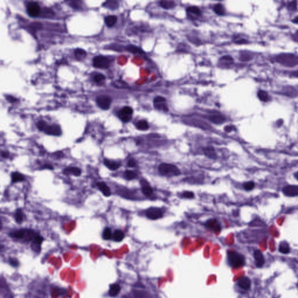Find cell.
Masks as SVG:
<instances>
[{
    "instance_id": "6da1fadb",
    "label": "cell",
    "mask_w": 298,
    "mask_h": 298,
    "mask_svg": "<svg viewBox=\"0 0 298 298\" xmlns=\"http://www.w3.org/2000/svg\"><path fill=\"white\" fill-rule=\"evenodd\" d=\"M37 127L46 134L59 136L62 134L61 127L56 124L48 125L45 121H40L37 123Z\"/></svg>"
},
{
    "instance_id": "7a4b0ae2",
    "label": "cell",
    "mask_w": 298,
    "mask_h": 298,
    "mask_svg": "<svg viewBox=\"0 0 298 298\" xmlns=\"http://www.w3.org/2000/svg\"><path fill=\"white\" fill-rule=\"evenodd\" d=\"M9 235L12 238L22 239L25 242H33L37 234L32 229H22L13 231L10 233Z\"/></svg>"
},
{
    "instance_id": "3957f363",
    "label": "cell",
    "mask_w": 298,
    "mask_h": 298,
    "mask_svg": "<svg viewBox=\"0 0 298 298\" xmlns=\"http://www.w3.org/2000/svg\"><path fill=\"white\" fill-rule=\"evenodd\" d=\"M159 171L161 175L167 177L178 176L181 174V171L177 167L173 164L167 163L160 164L159 167Z\"/></svg>"
},
{
    "instance_id": "277c9868",
    "label": "cell",
    "mask_w": 298,
    "mask_h": 298,
    "mask_svg": "<svg viewBox=\"0 0 298 298\" xmlns=\"http://www.w3.org/2000/svg\"><path fill=\"white\" fill-rule=\"evenodd\" d=\"M227 255L229 264L233 268H239L245 264V260L244 257L238 252L228 251Z\"/></svg>"
},
{
    "instance_id": "5b68a950",
    "label": "cell",
    "mask_w": 298,
    "mask_h": 298,
    "mask_svg": "<svg viewBox=\"0 0 298 298\" xmlns=\"http://www.w3.org/2000/svg\"><path fill=\"white\" fill-rule=\"evenodd\" d=\"M276 61L285 66H294L298 64V56L291 54H283L276 56Z\"/></svg>"
},
{
    "instance_id": "8992f818",
    "label": "cell",
    "mask_w": 298,
    "mask_h": 298,
    "mask_svg": "<svg viewBox=\"0 0 298 298\" xmlns=\"http://www.w3.org/2000/svg\"><path fill=\"white\" fill-rule=\"evenodd\" d=\"M110 60L107 56H96L93 60V65L97 68L107 69L110 65Z\"/></svg>"
},
{
    "instance_id": "52a82bcc",
    "label": "cell",
    "mask_w": 298,
    "mask_h": 298,
    "mask_svg": "<svg viewBox=\"0 0 298 298\" xmlns=\"http://www.w3.org/2000/svg\"><path fill=\"white\" fill-rule=\"evenodd\" d=\"M96 103L101 109L107 110L111 106V99L108 95H100L96 99Z\"/></svg>"
},
{
    "instance_id": "ba28073f",
    "label": "cell",
    "mask_w": 298,
    "mask_h": 298,
    "mask_svg": "<svg viewBox=\"0 0 298 298\" xmlns=\"http://www.w3.org/2000/svg\"><path fill=\"white\" fill-rule=\"evenodd\" d=\"M132 114H133L132 108L128 106H126L120 110V111L118 114V115L122 122H128L132 119Z\"/></svg>"
},
{
    "instance_id": "9c48e42d",
    "label": "cell",
    "mask_w": 298,
    "mask_h": 298,
    "mask_svg": "<svg viewBox=\"0 0 298 298\" xmlns=\"http://www.w3.org/2000/svg\"><path fill=\"white\" fill-rule=\"evenodd\" d=\"M27 12L31 17H37L41 12V8L39 4L35 1H31L27 5Z\"/></svg>"
},
{
    "instance_id": "30bf717a",
    "label": "cell",
    "mask_w": 298,
    "mask_h": 298,
    "mask_svg": "<svg viewBox=\"0 0 298 298\" xmlns=\"http://www.w3.org/2000/svg\"><path fill=\"white\" fill-rule=\"evenodd\" d=\"M146 214L149 219L157 220L163 217V212L159 208H150L147 209Z\"/></svg>"
},
{
    "instance_id": "8fae6325",
    "label": "cell",
    "mask_w": 298,
    "mask_h": 298,
    "mask_svg": "<svg viewBox=\"0 0 298 298\" xmlns=\"http://www.w3.org/2000/svg\"><path fill=\"white\" fill-rule=\"evenodd\" d=\"M282 192L285 196L294 197L298 196V186L287 185L283 188Z\"/></svg>"
},
{
    "instance_id": "7c38bea8",
    "label": "cell",
    "mask_w": 298,
    "mask_h": 298,
    "mask_svg": "<svg viewBox=\"0 0 298 298\" xmlns=\"http://www.w3.org/2000/svg\"><path fill=\"white\" fill-rule=\"evenodd\" d=\"M43 238L42 237L37 235L32 242V244L31 246L32 250H33L36 252H40L41 250V247H40L41 245L42 242H43Z\"/></svg>"
},
{
    "instance_id": "4fadbf2b",
    "label": "cell",
    "mask_w": 298,
    "mask_h": 298,
    "mask_svg": "<svg viewBox=\"0 0 298 298\" xmlns=\"http://www.w3.org/2000/svg\"><path fill=\"white\" fill-rule=\"evenodd\" d=\"M97 186L99 188V190L102 192L104 196L110 197L111 195V192L106 183L104 182H99L97 183Z\"/></svg>"
},
{
    "instance_id": "5bb4252c",
    "label": "cell",
    "mask_w": 298,
    "mask_h": 298,
    "mask_svg": "<svg viewBox=\"0 0 298 298\" xmlns=\"http://www.w3.org/2000/svg\"><path fill=\"white\" fill-rule=\"evenodd\" d=\"M254 257L256 260V266L257 267H261L265 263L264 257L263 253L259 250H256L254 252Z\"/></svg>"
},
{
    "instance_id": "9a60e30c",
    "label": "cell",
    "mask_w": 298,
    "mask_h": 298,
    "mask_svg": "<svg viewBox=\"0 0 298 298\" xmlns=\"http://www.w3.org/2000/svg\"><path fill=\"white\" fill-rule=\"evenodd\" d=\"M64 173L66 175H73L76 177H79L81 175L82 171L81 169L76 167H69L64 169Z\"/></svg>"
},
{
    "instance_id": "2e32d148",
    "label": "cell",
    "mask_w": 298,
    "mask_h": 298,
    "mask_svg": "<svg viewBox=\"0 0 298 298\" xmlns=\"http://www.w3.org/2000/svg\"><path fill=\"white\" fill-rule=\"evenodd\" d=\"M104 164L107 169L111 171H115L121 167V164L120 163L108 160L107 159H104Z\"/></svg>"
},
{
    "instance_id": "e0dca14e",
    "label": "cell",
    "mask_w": 298,
    "mask_h": 298,
    "mask_svg": "<svg viewBox=\"0 0 298 298\" xmlns=\"http://www.w3.org/2000/svg\"><path fill=\"white\" fill-rule=\"evenodd\" d=\"M238 284L240 288H241L243 290H249L251 287V280H249V278L246 276H243L239 280Z\"/></svg>"
},
{
    "instance_id": "ac0fdd59",
    "label": "cell",
    "mask_w": 298,
    "mask_h": 298,
    "mask_svg": "<svg viewBox=\"0 0 298 298\" xmlns=\"http://www.w3.org/2000/svg\"><path fill=\"white\" fill-rule=\"evenodd\" d=\"M140 182H141V184L142 185V190L143 193L147 197L150 196L151 194H153V189L151 188L150 186H149V185L148 184V183L146 181L143 179L140 181Z\"/></svg>"
},
{
    "instance_id": "d6986e66",
    "label": "cell",
    "mask_w": 298,
    "mask_h": 298,
    "mask_svg": "<svg viewBox=\"0 0 298 298\" xmlns=\"http://www.w3.org/2000/svg\"><path fill=\"white\" fill-rule=\"evenodd\" d=\"M206 225H207L208 228L213 229L215 232H220V225L218 224V223H217V222L216 220L212 219V220L208 221L207 223H206Z\"/></svg>"
},
{
    "instance_id": "ffe728a7",
    "label": "cell",
    "mask_w": 298,
    "mask_h": 298,
    "mask_svg": "<svg viewBox=\"0 0 298 298\" xmlns=\"http://www.w3.org/2000/svg\"><path fill=\"white\" fill-rule=\"evenodd\" d=\"M121 291V286L118 284H112L110 286V290L108 291V294L111 297H115L117 296Z\"/></svg>"
},
{
    "instance_id": "44dd1931",
    "label": "cell",
    "mask_w": 298,
    "mask_h": 298,
    "mask_svg": "<svg viewBox=\"0 0 298 298\" xmlns=\"http://www.w3.org/2000/svg\"><path fill=\"white\" fill-rule=\"evenodd\" d=\"M105 23L108 27L114 26L117 22V17L115 15H108L105 17Z\"/></svg>"
},
{
    "instance_id": "7402d4cb",
    "label": "cell",
    "mask_w": 298,
    "mask_h": 298,
    "mask_svg": "<svg viewBox=\"0 0 298 298\" xmlns=\"http://www.w3.org/2000/svg\"><path fill=\"white\" fill-rule=\"evenodd\" d=\"M15 220L17 222V223L20 224L22 223V222L24 220V218L25 217V216L24 213L22 212L21 208H18L17 210V211L15 213Z\"/></svg>"
},
{
    "instance_id": "603a6c76",
    "label": "cell",
    "mask_w": 298,
    "mask_h": 298,
    "mask_svg": "<svg viewBox=\"0 0 298 298\" xmlns=\"http://www.w3.org/2000/svg\"><path fill=\"white\" fill-rule=\"evenodd\" d=\"M204 153L206 156L210 159H216L217 158V154L214 148L212 146L207 147L204 149Z\"/></svg>"
},
{
    "instance_id": "cb8c5ba5",
    "label": "cell",
    "mask_w": 298,
    "mask_h": 298,
    "mask_svg": "<svg viewBox=\"0 0 298 298\" xmlns=\"http://www.w3.org/2000/svg\"><path fill=\"white\" fill-rule=\"evenodd\" d=\"M11 179L13 183L25 181V177L22 173L18 172H13L11 173Z\"/></svg>"
},
{
    "instance_id": "d4e9b609",
    "label": "cell",
    "mask_w": 298,
    "mask_h": 298,
    "mask_svg": "<svg viewBox=\"0 0 298 298\" xmlns=\"http://www.w3.org/2000/svg\"><path fill=\"white\" fill-rule=\"evenodd\" d=\"M125 237L124 233L120 229L115 230L112 235V239L115 242H121Z\"/></svg>"
},
{
    "instance_id": "484cf974",
    "label": "cell",
    "mask_w": 298,
    "mask_h": 298,
    "mask_svg": "<svg viewBox=\"0 0 298 298\" xmlns=\"http://www.w3.org/2000/svg\"><path fill=\"white\" fill-rule=\"evenodd\" d=\"M102 5L107 8L110 9V10H115L118 8L119 4L117 1H105Z\"/></svg>"
},
{
    "instance_id": "4316f807",
    "label": "cell",
    "mask_w": 298,
    "mask_h": 298,
    "mask_svg": "<svg viewBox=\"0 0 298 298\" xmlns=\"http://www.w3.org/2000/svg\"><path fill=\"white\" fill-rule=\"evenodd\" d=\"M160 5L163 8L169 9L174 8L175 3L172 1H161L160 2Z\"/></svg>"
},
{
    "instance_id": "83f0119b",
    "label": "cell",
    "mask_w": 298,
    "mask_h": 298,
    "mask_svg": "<svg viewBox=\"0 0 298 298\" xmlns=\"http://www.w3.org/2000/svg\"><path fill=\"white\" fill-rule=\"evenodd\" d=\"M75 56L78 60L82 61L86 56V52L81 48H78L75 51Z\"/></svg>"
},
{
    "instance_id": "f1b7e54d",
    "label": "cell",
    "mask_w": 298,
    "mask_h": 298,
    "mask_svg": "<svg viewBox=\"0 0 298 298\" xmlns=\"http://www.w3.org/2000/svg\"><path fill=\"white\" fill-rule=\"evenodd\" d=\"M209 120L216 124H221L224 122L225 118L221 115H212L209 118Z\"/></svg>"
},
{
    "instance_id": "f546056e",
    "label": "cell",
    "mask_w": 298,
    "mask_h": 298,
    "mask_svg": "<svg viewBox=\"0 0 298 298\" xmlns=\"http://www.w3.org/2000/svg\"><path fill=\"white\" fill-rule=\"evenodd\" d=\"M214 11L218 15H224L225 13L224 8L221 4H217L213 7Z\"/></svg>"
},
{
    "instance_id": "4dcf8cb0",
    "label": "cell",
    "mask_w": 298,
    "mask_h": 298,
    "mask_svg": "<svg viewBox=\"0 0 298 298\" xmlns=\"http://www.w3.org/2000/svg\"><path fill=\"white\" fill-rule=\"evenodd\" d=\"M136 126L137 129L140 130H146L149 128V125L147 121L145 120H140L138 122H137Z\"/></svg>"
},
{
    "instance_id": "1f68e13d",
    "label": "cell",
    "mask_w": 298,
    "mask_h": 298,
    "mask_svg": "<svg viewBox=\"0 0 298 298\" xmlns=\"http://www.w3.org/2000/svg\"><path fill=\"white\" fill-rule=\"evenodd\" d=\"M257 97H259L260 100H261V101H263V102H267L270 100L267 93L264 90H260L259 91L257 92Z\"/></svg>"
},
{
    "instance_id": "d6a6232c",
    "label": "cell",
    "mask_w": 298,
    "mask_h": 298,
    "mask_svg": "<svg viewBox=\"0 0 298 298\" xmlns=\"http://www.w3.org/2000/svg\"><path fill=\"white\" fill-rule=\"evenodd\" d=\"M279 251L284 254H287L290 253V246L286 242H282L279 246Z\"/></svg>"
},
{
    "instance_id": "836d02e7",
    "label": "cell",
    "mask_w": 298,
    "mask_h": 298,
    "mask_svg": "<svg viewBox=\"0 0 298 298\" xmlns=\"http://www.w3.org/2000/svg\"><path fill=\"white\" fill-rule=\"evenodd\" d=\"M187 12L188 13H192L194 14L196 16H200L201 15V11L199 8L195 6H191L187 8Z\"/></svg>"
},
{
    "instance_id": "e575fe53",
    "label": "cell",
    "mask_w": 298,
    "mask_h": 298,
    "mask_svg": "<svg viewBox=\"0 0 298 298\" xmlns=\"http://www.w3.org/2000/svg\"><path fill=\"white\" fill-rule=\"evenodd\" d=\"M124 177L127 180H132L137 178V174L133 171L126 170L124 173Z\"/></svg>"
},
{
    "instance_id": "d590c367",
    "label": "cell",
    "mask_w": 298,
    "mask_h": 298,
    "mask_svg": "<svg viewBox=\"0 0 298 298\" xmlns=\"http://www.w3.org/2000/svg\"><path fill=\"white\" fill-rule=\"evenodd\" d=\"M103 238L104 240H110L112 238V234L111 230L108 228L106 227L103 231Z\"/></svg>"
},
{
    "instance_id": "8d00e7d4",
    "label": "cell",
    "mask_w": 298,
    "mask_h": 298,
    "mask_svg": "<svg viewBox=\"0 0 298 298\" xmlns=\"http://www.w3.org/2000/svg\"><path fill=\"white\" fill-rule=\"evenodd\" d=\"M154 107L156 109H158V110H164L165 111H167L169 110V108H168V107L165 103V102L155 103V104H154Z\"/></svg>"
},
{
    "instance_id": "74e56055",
    "label": "cell",
    "mask_w": 298,
    "mask_h": 298,
    "mask_svg": "<svg viewBox=\"0 0 298 298\" xmlns=\"http://www.w3.org/2000/svg\"><path fill=\"white\" fill-rule=\"evenodd\" d=\"M255 182L253 181L247 182L243 184V187H244L245 189L246 190H248V191L252 190L255 188Z\"/></svg>"
},
{
    "instance_id": "f35d334b",
    "label": "cell",
    "mask_w": 298,
    "mask_h": 298,
    "mask_svg": "<svg viewBox=\"0 0 298 298\" xmlns=\"http://www.w3.org/2000/svg\"><path fill=\"white\" fill-rule=\"evenodd\" d=\"M105 77L104 75L102 74H97L95 76V78H94L95 81L97 83H99L104 81H105Z\"/></svg>"
},
{
    "instance_id": "ab89813d",
    "label": "cell",
    "mask_w": 298,
    "mask_h": 298,
    "mask_svg": "<svg viewBox=\"0 0 298 298\" xmlns=\"http://www.w3.org/2000/svg\"><path fill=\"white\" fill-rule=\"evenodd\" d=\"M165 101H166V100L163 97L157 96L154 100L153 103H154V104H155V103H163V102H165Z\"/></svg>"
},
{
    "instance_id": "60d3db41",
    "label": "cell",
    "mask_w": 298,
    "mask_h": 298,
    "mask_svg": "<svg viewBox=\"0 0 298 298\" xmlns=\"http://www.w3.org/2000/svg\"><path fill=\"white\" fill-rule=\"evenodd\" d=\"M182 194L183 197L186 198H189V199H192L194 197V193L192 192H189V191L184 192Z\"/></svg>"
},
{
    "instance_id": "b9f144b4",
    "label": "cell",
    "mask_w": 298,
    "mask_h": 298,
    "mask_svg": "<svg viewBox=\"0 0 298 298\" xmlns=\"http://www.w3.org/2000/svg\"><path fill=\"white\" fill-rule=\"evenodd\" d=\"M128 50L130 52H134V53L138 52H142V51L139 50L138 48H137L134 46H129L128 48Z\"/></svg>"
},
{
    "instance_id": "7bdbcfd3",
    "label": "cell",
    "mask_w": 298,
    "mask_h": 298,
    "mask_svg": "<svg viewBox=\"0 0 298 298\" xmlns=\"http://www.w3.org/2000/svg\"><path fill=\"white\" fill-rule=\"evenodd\" d=\"M296 1H292L291 2L289 3L288 4V7L291 10H294L296 8Z\"/></svg>"
},
{
    "instance_id": "ee69618b",
    "label": "cell",
    "mask_w": 298,
    "mask_h": 298,
    "mask_svg": "<svg viewBox=\"0 0 298 298\" xmlns=\"http://www.w3.org/2000/svg\"><path fill=\"white\" fill-rule=\"evenodd\" d=\"M128 167H135L136 166V162L134 160L130 159V160H129V161L128 163Z\"/></svg>"
},
{
    "instance_id": "f6af8a7d",
    "label": "cell",
    "mask_w": 298,
    "mask_h": 298,
    "mask_svg": "<svg viewBox=\"0 0 298 298\" xmlns=\"http://www.w3.org/2000/svg\"><path fill=\"white\" fill-rule=\"evenodd\" d=\"M41 169H50V170H53L54 168H53L52 165L47 164L43 165V167H42Z\"/></svg>"
},
{
    "instance_id": "bcb514c9",
    "label": "cell",
    "mask_w": 298,
    "mask_h": 298,
    "mask_svg": "<svg viewBox=\"0 0 298 298\" xmlns=\"http://www.w3.org/2000/svg\"><path fill=\"white\" fill-rule=\"evenodd\" d=\"M234 129L235 128L232 126H227L226 127H225L224 129L227 132H230L234 130Z\"/></svg>"
},
{
    "instance_id": "7dc6e473",
    "label": "cell",
    "mask_w": 298,
    "mask_h": 298,
    "mask_svg": "<svg viewBox=\"0 0 298 298\" xmlns=\"http://www.w3.org/2000/svg\"><path fill=\"white\" fill-rule=\"evenodd\" d=\"M55 156L56 159H60L64 156V154L62 151H58L55 153Z\"/></svg>"
},
{
    "instance_id": "c3c4849f",
    "label": "cell",
    "mask_w": 298,
    "mask_h": 298,
    "mask_svg": "<svg viewBox=\"0 0 298 298\" xmlns=\"http://www.w3.org/2000/svg\"><path fill=\"white\" fill-rule=\"evenodd\" d=\"M1 156L5 159H7L9 157V154L6 151H2L1 152Z\"/></svg>"
},
{
    "instance_id": "681fc988",
    "label": "cell",
    "mask_w": 298,
    "mask_h": 298,
    "mask_svg": "<svg viewBox=\"0 0 298 298\" xmlns=\"http://www.w3.org/2000/svg\"><path fill=\"white\" fill-rule=\"evenodd\" d=\"M12 261V262H13V264L12 265V266H17V264H18V262H17V260H15V259H13V260H12L11 259H10V261Z\"/></svg>"
},
{
    "instance_id": "f907efd6",
    "label": "cell",
    "mask_w": 298,
    "mask_h": 298,
    "mask_svg": "<svg viewBox=\"0 0 298 298\" xmlns=\"http://www.w3.org/2000/svg\"><path fill=\"white\" fill-rule=\"evenodd\" d=\"M236 43L238 44H245L247 43V41L245 40H244V39H242V40H238V41H237V42H236Z\"/></svg>"
},
{
    "instance_id": "816d5d0a",
    "label": "cell",
    "mask_w": 298,
    "mask_h": 298,
    "mask_svg": "<svg viewBox=\"0 0 298 298\" xmlns=\"http://www.w3.org/2000/svg\"><path fill=\"white\" fill-rule=\"evenodd\" d=\"M294 175L295 178H296L297 180H298V172H296V173H295Z\"/></svg>"
},
{
    "instance_id": "f5cc1de1",
    "label": "cell",
    "mask_w": 298,
    "mask_h": 298,
    "mask_svg": "<svg viewBox=\"0 0 298 298\" xmlns=\"http://www.w3.org/2000/svg\"><path fill=\"white\" fill-rule=\"evenodd\" d=\"M296 37H297V38H298V32H296Z\"/></svg>"
}]
</instances>
